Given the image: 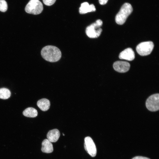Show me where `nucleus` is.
<instances>
[{"label": "nucleus", "mask_w": 159, "mask_h": 159, "mask_svg": "<svg viewBox=\"0 0 159 159\" xmlns=\"http://www.w3.org/2000/svg\"><path fill=\"white\" fill-rule=\"evenodd\" d=\"M132 10V7L130 4L128 3H124L115 16L116 23L119 25L124 24Z\"/></svg>", "instance_id": "f03ea898"}, {"label": "nucleus", "mask_w": 159, "mask_h": 159, "mask_svg": "<svg viewBox=\"0 0 159 159\" xmlns=\"http://www.w3.org/2000/svg\"><path fill=\"white\" fill-rule=\"evenodd\" d=\"M8 9V5L6 2L5 0H0V11L5 12Z\"/></svg>", "instance_id": "dca6fc26"}, {"label": "nucleus", "mask_w": 159, "mask_h": 159, "mask_svg": "<svg viewBox=\"0 0 159 159\" xmlns=\"http://www.w3.org/2000/svg\"><path fill=\"white\" fill-rule=\"evenodd\" d=\"M95 11L96 9L94 5L93 4L90 5L87 2L82 3L79 10V12L81 14Z\"/></svg>", "instance_id": "9d476101"}, {"label": "nucleus", "mask_w": 159, "mask_h": 159, "mask_svg": "<svg viewBox=\"0 0 159 159\" xmlns=\"http://www.w3.org/2000/svg\"><path fill=\"white\" fill-rule=\"evenodd\" d=\"M119 58L128 61H132L135 58V53L132 49L130 48H127L120 53Z\"/></svg>", "instance_id": "1a4fd4ad"}, {"label": "nucleus", "mask_w": 159, "mask_h": 159, "mask_svg": "<svg viewBox=\"0 0 159 159\" xmlns=\"http://www.w3.org/2000/svg\"><path fill=\"white\" fill-rule=\"evenodd\" d=\"M159 94L156 93L150 96L147 99L145 105L147 109L151 112L159 110Z\"/></svg>", "instance_id": "423d86ee"}, {"label": "nucleus", "mask_w": 159, "mask_h": 159, "mask_svg": "<svg viewBox=\"0 0 159 159\" xmlns=\"http://www.w3.org/2000/svg\"><path fill=\"white\" fill-rule=\"evenodd\" d=\"M154 47L151 41L142 42L139 44L136 47L138 53L142 56H146L150 54Z\"/></svg>", "instance_id": "39448f33"}, {"label": "nucleus", "mask_w": 159, "mask_h": 159, "mask_svg": "<svg viewBox=\"0 0 159 159\" xmlns=\"http://www.w3.org/2000/svg\"><path fill=\"white\" fill-rule=\"evenodd\" d=\"M130 65L128 62L123 61H117L113 64L115 70L120 73H125L128 71L130 68Z\"/></svg>", "instance_id": "6e6552de"}, {"label": "nucleus", "mask_w": 159, "mask_h": 159, "mask_svg": "<svg viewBox=\"0 0 159 159\" xmlns=\"http://www.w3.org/2000/svg\"><path fill=\"white\" fill-rule=\"evenodd\" d=\"M23 114L24 116L29 117H34L38 115L37 110L32 107H29L25 109L23 112Z\"/></svg>", "instance_id": "4468645a"}, {"label": "nucleus", "mask_w": 159, "mask_h": 159, "mask_svg": "<svg viewBox=\"0 0 159 159\" xmlns=\"http://www.w3.org/2000/svg\"><path fill=\"white\" fill-rule=\"evenodd\" d=\"M44 3L46 5L50 6L53 5L56 0H42Z\"/></svg>", "instance_id": "f3484780"}, {"label": "nucleus", "mask_w": 159, "mask_h": 159, "mask_svg": "<svg viewBox=\"0 0 159 159\" xmlns=\"http://www.w3.org/2000/svg\"><path fill=\"white\" fill-rule=\"evenodd\" d=\"M43 9V4L39 0H30L25 9L27 13L34 15L40 14Z\"/></svg>", "instance_id": "20e7f679"}, {"label": "nucleus", "mask_w": 159, "mask_h": 159, "mask_svg": "<svg viewBox=\"0 0 159 159\" xmlns=\"http://www.w3.org/2000/svg\"><path fill=\"white\" fill-rule=\"evenodd\" d=\"M63 135L64 136V135L63 133Z\"/></svg>", "instance_id": "aec40b11"}, {"label": "nucleus", "mask_w": 159, "mask_h": 159, "mask_svg": "<svg viewBox=\"0 0 159 159\" xmlns=\"http://www.w3.org/2000/svg\"><path fill=\"white\" fill-rule=\"evenodd\" d=\"M84 146L85 150L91 156L94 157L96 155V147L91 137L88 136L85 138Z\"/></svg>", "instance_id": "0eeeda50"}, {"label": "nucleus", "mask_w": 159, "mask_h": 159, "mask_svg": "<svg viewBox=\"0 0 159 159\" xmlns=\"http://www.w3.org/2000/svg\"><path fill=\"white\" fill-rule=\"evenodd\" d=\"M42 151L44 153H50L53 151L52 144L47 139H45L42 143Z\"/></svg>", "instance_id": "f8f14e48"}, {"label": "nucleus", "mask_w": 159, "mask_h": 159, "mask_svg": "<svg viewBox=\"0 0 159 159\" xmlns=\"http://www.w3.org/2000/svg\"><path fill=\"white\" fill-rule=\"evenodd\" d=\"M41 54L45 60L52 62L59 61L62 56L60 49L57 47L52 45H48L44 47L41 50Z\"/></svg>", "instance_id": "f257e3e1"}, {"label": "nucleus", "mask_w": 159, "mask_h": 159, "mask_svg": "<svg viewBox=\"0 0 159 159\" xmlns=\"http://www.w3.org/2000/svg\"><path fill=\"white\" fill-rule=\"evenodd\" d=\"M108 0H99V3L101 5H104L107 3Z\"/></svg>", "instance_id": "6ab92c4d"}, {"label": "nucleus", "mask_w": 159, "mask_h": 159, "mask_svg": "<svg viewBox=\"0 0 159 159\" xmlns=\"http://www.w3.org/2000/svg\"><path fill=\"white\" fill-rule=\"evenodd\" d=\"M60 136L59 130L56 129L49 130L47 134V139L51 142H56Z\"/></svg>", "instance_id": "9b49d317"}, {"label": "nucleus", "mask_w": 159, "mask_h": 159, "mask_svg": "<svg viewBox=\"0 0 159 159\" xmlns=\"http://www.w3.org/2000/svg\"><path fill=\"white\" fill-rule=\"evenodd\" d=\"M11 95V92L8 89L5 88L0 89V99H7L10 97Z\"/></svg>", "instance_id": "2eb2a0df"}, {"label": "nucleus", "mask_w": 159, "mask_h": 159, "mask_svg": "<svg viewBox=\"0 0 159 159\" xmlns=\"http://www.w3.org/2000/svg\"><path fill=\"white\" fill-rule=\"evenodd\" d=\"M38 107L43 111L47 110L50 107L49 101L46 98H43L39 100L37 103Z\"/></svg>", "instance_id": "ddd939ff"}, {"label": "nucleus", "mask_w": 159, "mask_h": 159, "mask_svg": "<svg viewBox=\"0 0 159 159\" xmlns=\"http://www.w3.org/2000/svg\"><path fill=\"white\" fill-rule=\"evenodd\" d=\"M102 21L98 19L96 22L87 26L86 29L87 36L90 38H97L100 35L102 31L100 27L102 24Z\"/></svg>", "instance_id": "7ed1b4c3"}, {"label": "nucleus", "mask_w": 159, "mask_h": 159, "mask_svg": "<svg viewBox=\"0 0 159 159\" xmlns=\"http://www.w3.org/2000/svg\"><path fill=\"white\" fill-rule=\"evenodd\" d=\"M132 159H150L148 158L141 156H137L133 158Z\"/></svg>", "instance_id": "a211bd4d"}]
</instances>
